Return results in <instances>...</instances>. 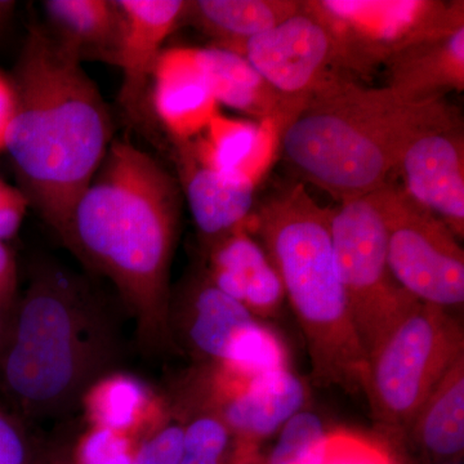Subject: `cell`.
I'll use <instances>...</instances> for the list:
<instances>
[{
    "mask_svg": "<svg viewBox=\"0 0 464 464\" xmlns=\"http://www.w3.org/2000/svg\"><path fill=\"white\" fill-rule=\"evenodd\" d=\"M123 14L121 45L115 66L123 72L121 101L130 112L139 111L163 45L183 23V0H118Z\"/></svg>",
    "mask_w": 464,
    "mask_h": 464,
    "instance_id": "9a60e30c",
    "label": "cell"
},
{
    "mask_svg": "<svg viewBox=\"0 0 464 464\" xmlns=\"http://www.w3.org/2000/svg\"><path fill=\"white\" fill-rule=\"evenodd\" d=\"M79 406L88 426L127 433L137 441L148 438L172 414L169 402L132 374L112 371L92 383Z\"/></svg>",
    "mask_w": 464,
    "mask_h": 464,
    "instance_id": "ffe728a7",
    "label": "cell"
},
{
    "mask_svg": "<svg viewBox=\"0 0 464 464\" xmlns=\"http://www.w3.org/2000/svg\"><path fill=\"white\" fill-rule=\"evenodd\" d=\"M393 276L417 301L450 310L464 302V252L441 219L399 186L381 188Z\"/></svg>",
    "mask_w": 464,
    "mask_h": 464,
    "instance_id": "9c48e42d",
    "label": "cell"
},
{
    "mask_svg": "<svg viewBox=\"0 0 464 464\" xmlns=\"http://www.w3.org/2000/svg\"><path fill=\"white\" fill-rule=\"evenodd\" d=\"M44 464H72V456H70L67 450L53 449V450L45 457Z\"/></svg>",
    "mask_w": 464,
    "mask_h": 464,
    "instance_id": "e575fe53",
    "label": "cell"
},
{
    "mask_svg": "<svg viewBox=\"0 0 464 464\" xmlns=\"http://www.w3.org/2000/svg\"><path fill=\"white\" fill-rule=\"evenodd\" d=\"M181 207L172 174L130 139H114L58 237L112 284L146 355L174 347L169 279Z\"/></svg>",
    "mask_w": 464,
    "mask_h": 464,
    "instance_id": "6da1fadb",
    "label": "cell"
},
{
    "mask_svg": "<svg viewBox=\"0 0 464 464\" xmlns=\"http://www.w3.org/2000/svg\"><path fill=\"white\" fill-rule=\"evenodd\" d=\"M216 365L246 377L289 368L288 353L282 338L259 319L237 335L224 362Z\"/></svg>",
    "mask_w": 464,
    "mask_h": 464,
    "instance_id": "484cf974",
    "label": "cell"
},
{
    "mask_svg": "<svg viewBox=\"0 0 464 464\" xmlns=\"http://www.w3.org/2000/svg\"><path fill=\"white\" fill-rule=\"evenodd\" d=\"M5 137L20 190L60 237L114 141L108 103L81 61L32 25L11 78Z\"/></svg>",
    "mask_w": 464,
    "mask_h": 464,
    "instance_id": "7a4b0ae2",
    "label": "cell"
},
{
    "mask_svg": "<svg viewBox=\"0 0 464 464\" xmlns=\"http://www.w3.org/2000/svg\"><path fill=\"white\" fill-rule=\"evenodd\" d=\"M258 237L282 279L319 386L364 392L368 357L353 324L332 239V209L302 183L276 188L253 210Z\"/></svg>",
    "mask_w": 464,
    "mask_h": 464,
    "instance_id": "5b68a950",
    "label": "cell"
},
{
    "mask_svg": "<svg viewBox=\"0 0 464 464\" xmlns=\"http://www.w3.org/2000/svg\"><path fill=\"white\" fill-rule=\"evenodd\" d=\"M201 368L186 384L185 400L174 409L218 415L244 444L256 447L304 411L306 384L289 368L256 377L232 373L216 364Z\"/></svg>",
    "mask_w": 464,
    "mask_h": 464,
    "instance_id": "30bf717a",
    "label": "cell"
},
{
    "mask_svg": "<svg viewBox=\"0 0 464 464\" xmlns=\"http://www.w3.org/2000/svg\"><path fill=\"white\" fill-rule=\"evenodd\" d=\"M0 464H30L25 433L3 411H0Z\"/></svg>",
    "mask_w": 464,
    "mask_h": 464,
    "instance_id": "1f68e13d",
    "label": "cell"
},
{
    "mask_svg": "<svg viewBox=\"0 0 464 464\" xmlns=\"http://www.w3.org/2000/svg\"><path fill=\"white\" fill-rule=\"evenodd\" d=\"M14 108V93L11 81L0 75V150H5V137Z\"/></svg>",
    "mask_w": 464,
    "mask_h": 464,
    "instance_id": "836d02e7",
    "label": "cell"
},
{
    "mask_svg": "<svg viewBox=\"0 0 464 464\" xmlns=\"http://www.w3.org/2000/svg\"><path fill=\"white\" fill-rule=\"evenodd\" d=\"M253 453H255V447L240 442L239 450H237V457L231 464H255L253 462Z\"/></svg>",
    "mask_w": 464,
    "mask_h": 464,
    "instance_id": "d590c367",
    "label": "cell"
},
{
    "mask_svg": "<svg viewBox=\"0 0 464 464\" xmlns=\"http://www.w3.org/2000/svg\"><path fill=\"white\" fill-rule=\"evenodd\" d=\"M258 317L210 282L206 271L192 275L170 295L173 346H181L203 365L219 364L246 326Z\"/></svg>",
    "mask_w": 464,
    "mask_h": 464,
    "instance_id": "4fadbf2b",
    "label": "cell"
},
{
    "mask_svg": "<svg viewBox=\"0 0 464 464\" xmlns=\"http://www.w3.org/2000/svg\"><path fill=\"white\" fill-rule=\"evenodd\" d=\"M14 7H16V3L9 2V0H0V30L8 23Z\"/></svg>",
    "mask_w": 464,
    "mask_h": 464,
    "instance_id": "8d00e7d4",
    "label": "cell"
},
{
    "mask_svg": "<svg viewBox=\"0 0 464 464\" xmlns=\"http://www.w3.org/2000/svg\"><path fill=\"white\" fill-rule=\"evenodd\" d=\"M322 464H392L372 440L350 431H328Z\"/></svg>",
    "mask_w": 464,
    "mask_h": 464,
    "instance_id": "f1b7e54d",
    "label": "cell"
},
{
    "mask_svg": "<svg viewBox=\"0 0 464 464\" xmlns=\"http://www.w3.org/2000/svg\"><path fill=\"white\" fill-rule=\"evenodd\" d=\"M391 90L413 101L445 99L464 90V25L417 43L384 65Z\"/></svg>",
    "mask_w": 464,
    "mask_h": 464,
    "instance_id": "44dd1931",
    "label": "cell"
},
{
    "mask_svg": "<svg viewBox=\"0 0 464 464\" xmlns=\"http://www.w3.org/2000/svg\"><path fill=\"white\" fill-rule=\"evenodd\" d=\"M226 50L246 58L277 93L301 103L333 76L342 75L331 36L304 3L279 25Z\"/></svg>",
    "mask_w": 464,
    "mask_h": 464,
    "instance_id": "8fae6325",
    "label": "cell"
},
{
    "mask_svg": "<svg viewBox=\"0 0 464 464\" xmlns=\"http://www.w3.org/2000/svg\"><path fill=\"white\" fill-rule=\"evenodd\" d=\"M139 444L127 433L88 426L70 456L72 464H132Z\"/></svg>",
    "mask_w": 464,
    "mask_h": 464,
    "instance_id": "83f0119b",
    "label": "cell"
},
{
    "mask_svg": "<svg viewBox=\"0 0 464 464\" xmlns=\"http://www.w3.org/2000/svg\"><path fill=\"white\" fill-rule=\"evenodd\" d=\"M183 420L182 456L179 464H231L240 441L227 424L207 411H176Z\"/></svg>",
    "mask_w": 464,
    "mask_h": 464,
    "instance_id": "d4e9b609",
    "label": "cell"
},
{
    "mask_svg": "<svg viewBox=\"0 0 464 464\" xmlns=\"http://www.w3.org/2000/svg\"><path fill=\"white\" fill-rule=\"evenodd\" d=\"M182 442L183 420L172 411L166 423L140 441L132 464H179Z\"/></svg>",
    "mask_w": 464,
    "mask_h": 464,
    "instance_id": "f546056e",
    "label": "cell"
},
{
    "mask_svg": "<svg viewBox=\"0 0 464 464\" xmlns=\"http://www.w3.org/2000/svg\"><path fill=\"white\" fill-rule=\"evenodd\" d=\"M54 41L81 63L115 65L123 30L118 0H47L43 3Z\"/></svg>",
    "mask_w": 464,
    "mask_h": 464,
    "instance_id": "7402d4cb",
    "label": "cell"
},
{
    "mask_svg": "<svg viewBox=\"0 0 464 464\" xmlns=\"http://www.w3.org/2000/svg\"><path fill=\"white\" fill-rule=\"evenodd\" d=\"M179 188L206 248L246 225L257 185L213 169L195 155L191 142H177Z\"/></svg>",
    "mask_w": 464,
    "mask_h": 464,
    "instance_id": "5bb4252c",
    "label": "cell"
},
{
    "mask_svg": "<svg viewBox=\"0 0 464 464\" xmlns=\"http://www.w3.org/2000/svg\"><path fill=\"white\" fill-rule=\"evenodd\" d=\"M280 133L282 128L273 121H240L218 112L190 142L207 166L258 185L279 150Z\"/></svg>",
    "mask_w": 464,
    "mask_h": 464,
    "instance_id": "d6986e66",
    "label": "cell"
},
{
    "mask_svg": "<svg viewBox=\"0 0 464 464\" xmlns=\"http://www.w3.org/2000/svg\"><path fill=\"white\" fill-rule=\"evenodd\" d=\"M458 123L445 99L408 100L335 75L284 127L279 150L299 179L344 203L386 186L415 139Z\"/></svg>",
    "mask_w": 464,
    "mask_h": 464,
    "instance_id": "277c9868",
    "label": "cell"
},
{
    "mask_svg": "<svg viewBox=\"0 0 464 464\" xmlns=\"http://www.w3.org/2000/svg\"><path fill=\"white\" fill-rule=\"evenodd\" d=\"M401 188L456 234L464 235L463 123L424 133L411 143L398 168Z\"/></svg>",
    "mask_w": 464,
    "mask_h": 464,
    "instance_id": "7c38bea8",
    "label": "cell"
},
{
    "mask_svg": "<svg viewBox=\"0 0 464 464\" xmlns=\"http://www.w3.org/2000/svg\"><path fill=\"white\" fill-rule=\"evenodd\" d=\"M332 239L353 324L366 357L417 299L393 276L381 188L332 209Z\"/></svg>",
    "mask_w": 464,
    "mask_h": 464,
    "instance_id": "ba28073f",
    "label": "cell"
},
{
    "mask_svg": "<svg viewBox=\"0 0 464 464\" xmlns=\"http://www.w3.org/2000/svg\"><path fill=\"white\" fill-rule=\"evenodd\" d=\"M411 432L431 456L450 459L464 448V356L451 366L415 414Z\"/></svg>",
    "mask_w": 464,
    "mask_h": 464,
    "instance_id": "cb8c5ba5",
    "label": "cell"
},
{
    "mask_svg": "<svg viewBox=\"0 0 464 464\" xmlns=\"http://www.w3.org/2000/svg\"><path fill=\"white\" fill-rule=\"evenodd\" d=\"M152 102L160 123L176 142L191 141L218 114V103L201 72L195 48H169L151 78Z\"/></svg>",
    "mask_w": 464,
    "mask_h": 464,
    "instance_id": "e0dca14e",
    "label": "cell"
},
{
    "mask_svg": "<svg viewBox=\"0 0 464 464\" xmlns=\"http://www.w3.org/2000/svg\"><path fill=\"white\" fill-rule=\"evenodd\" d=\"M301 5L298 0H197L188 2L183 23L215 39L213 45L230 48L279 25Z\"/></svg>",
    "mask_w": 464,
    "mask_h": 464,
    "instance_id": "603a6c76",
    "label": "cell"
},
{
    "mask_svg": "<svg viewBox=\"0 0 464 464\" xmlns=\"http://www.w3.org/2000/svg\"><path fill=\"white\" fill-rule=\"evenodd\" d=\"M195 56L218 105L222 103L257 121H273L282 130L304 105L277 93L246 58L235 52L210 45L195 48Z\"/></svg>",
    "mask_w": 464,
    "mask_h": 464,
    "instance_id": "ac0fdd59",
    "label": "cell"
},
{
    "mask_svg": "<svg viewBox=\"0 0 464 464\" xmlns=\"http://www.w3.org/2000/svg\"><path fill=\"white\" fill-rule=\"evenodd\" d=\"M207 262L204 271L210 282L258 319L273 316L282 307V279L246 225L208 246Z\"/></svg>",
    "mask_w": 464,
    "mask_h": 464,
    "instance_id": "2e32d148",
    "label": "cell"
},
{
    "mask_svg": "<svg viewBox=\"0 0 464 464\" xmlns=\"http://www.w3.org/2000/svg\"><path fill=\"white\" fill-rule=\"evenodd\" d=\"M326 435L315 413L299 411L280 430L268 464H322Z\"/></svg>",
    "mask_w": 464,
    "mask_h": 464,
    "instance_id": "4316f807",
    "label": "cell"
},
{
    "mask_svg": "<svg viewBox=\"0 0 464 464\" xmlns=\"http://www.w3.org/2000/svg\"><path fill=\"white\" fill-rule=\"evenodd\" d=\"M9 317L0 315V351L5 343V333H7Z\"/></svg>",
    "mask_w": 464,
    "mask_h": 464,
    "instance_id": "74e56055",
    "label": "cell"
},
{
    "mask_svg": "<svg viewBox=\"0 0 464 464\" xmlns=\"http://www.w3.org/2000/svg\"><path fill=\"white\" fill-rule=\"evenodd\" d=\"M29 200L20 188L0 179V240L7 241L20 230Z\"/></svg>",
    "mask_w": 464,
    "mask_h": 464,
    "instance_id": "4dcf8cb0",
    "label": "cell"
},
{
    "mask_svg": "<svg viewBox=\"0 0 464 464\" xmlns=\"http://www.w3.org/2000/svg\"><path fill=\"white\" fill-rule=\"evenodd\" d=\"M325 27L342 75L373 74L417 43L464 25V3L441 0H306Z\"/></svg>",
    "mask_w": 464,
    "mask_h": 464,
    "instance_id": "52a82bcc",
    "label": "cell"
},
{
    "mask_svg": "<svg viewBox=\"0 0 464 464\" xmlns=\"http://www.w3.org/2000/svg\"><path fill=\"white\" fill-rule=\"evenodd\" d=\"M121 341L114 313L87 280L53 259H39L9 316L0 384L29 417H60L79 406L92 383L116 371Z\"/></svg>",
    "mask_w": 464,
    "mask_h": 464,
    "instance_id": "3957f363",
    "label": "cell"
},
{
    "mask_svg": "<svg viewBox=\"0 0 464 464\" xmlns=\"http://www.w3.org/2000/svg\"><path fill=\"white\" fill-rule=\"evenodd\" d=\"M20 297L18 267L14 252L0 240V315L9 317Z\"/></svg>",
    "mask_w": 464,
    "mask_h": 464,
    "instance_id": "d6a6232c",
    "label": "cell"
},
{
    "mask_svg": "<svg viewBox=\"0 0 464 464\" xmlns=\"http://www.w3.org/2000/svg\"><path fill=\"white\" fill-rule=\"evenodd\" d=\"M464 356L462 324L418 302L368 353L364 392L373 420L406 432L440 381Z\"/></svg>",
    "mask_w": 464,
    "mask_h": 464,
    "instance_id": "8992f818",
    "label": "cell"
}]
</instances>
